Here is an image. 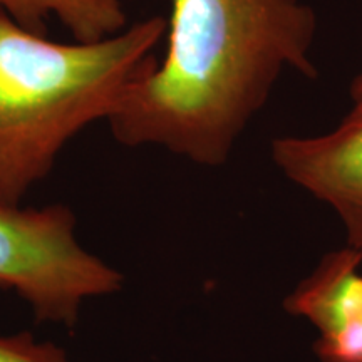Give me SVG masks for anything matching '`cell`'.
<instances>
[{
    "mask_svg": "<svg viewBox=\"0 0 362 362\" xmlns=\"http://www.w3.org/2000/svg\"><path fill=\"white\" fill-rule=\"evenodd\" d=\"M160 16L96 42H56L0 7V200L19 205L71 139L107 121L158 62Z\"/></svg>",
    "mask_w": 362,
    "mask_h": 362,
    "instance_id": "cell-2",
    "label": "cell"
},
{
    "mask_svg": "<svg viewBox=\"0 0 362 362\" xmlns=\"http://www.w3.org/2000/svg\"><path fill=\"white\" fill-rule=\"evenodd\" d=\"M315 39L302 0H171L165 54L107 119L112 138L225 165L287 72L315 78Z\"/></svg>",
    "mask_w": 362,
    "mask_h": 362,
    "instance_id": "cell-1",
    "label": "cell"
},
{
    "mask_svg": "<svg viewBox=\"0 0 362 362\" xmlns=\"http://www.w3.org/2000/svg\"><path fill=\"white\" fill-rule=\"evenodd\" d=\"M0 7L35 34L45 35L54 17L78 42H96L128 27L126 0H0Z\"/></svg>",
    "mask_w": 362,
    "mask_h": 362,
    "instance_id": "cell-6",
    "label": "cell"
},
{
    "mask_svg": "<svg viewBox=\"0 0 362 362\" xmlns=\"http://www.w3.org/2000/svg\"><path fill=\"white\" fill-rule=\"evenodd\" d=\"M64 203L40 208L0 200V288L29 305L40 324L72 329L86 304L121 292L124 277L81 245Z\"/></svg>",
    "mask_w": 362,
    "mask_h": 362,
    "instance_id": "cell-3",
    "label": "cell"
},
{
    "mask_svg": "<svg viewBox=\"0 0 362 362\" xmlns=\"http://www.w3.org/2000/svg\"><path fill=\"white\" fill-rule=\"evenodd\" d=\"M351 103L352 110H362V69L351 83Z\"/></svg>",
    "mask_w": 362,
    "mask_h": 362,
    "instance_id": "cell-8",
    "label": "cell"
},
{
    "mask_svg": "<svg viewBox=\"0 0 362 362\" xmlns=\"http://www.w3.org/2000/svg\"><path fill=\"white\" fill-rule=\"evenodd\" d=\"M0 362H71L64 347L30 332L0 334Z\"/></svg>",
    "mask_w": 362,
    "mask_h": 362,
    "instance_id": "cell-7",
    "label": "cell"
},
{
    "mask_svg": "<svg viewBox=\"0 0 362 362\" xmlns=\"http://www.w3.org/2000/svg\"><path fill=\"white\" fill-rule=\"evenodd\" d=\"M270 153L285 178L337 215L347 247L362 252V110L325 133L275 138Z\"/></svg>",
    "mask_w": 362,
    "mask_h": 362,
    "instance_id": "cell-4",
    "label": "cell"
},
{
    "mask_svg": "<svg viewBox=\"0 0 362 362\" xmlns=\"http://www.w3.org/2000/svg\"><path fill=\"white\" fill-rule=\"evenodd\" d=\"M362 252L346 247L325 255L285 298L288 314L309 320L320 362H362Z\"/></svg>",
    "mask_w": 362,
    "mask_h": 362,
    "instance_id": "cell-5",
    "label": "cell"
}]
</instances>
